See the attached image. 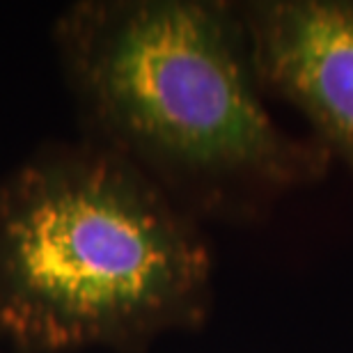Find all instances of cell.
I'll use <instances>...</instances> for the list:
<instances>
[{
	"instance_id": "cell-2",
	"label": "cell",
	"mask_w": 353,
	"mask_h": 353,
	"mask_svg": "<svg viewBox=\"0 0 353 353\" xmlns=\"http://www.w3.org/2000/svg\"><path fill=\"white\" fill-rule=\"evenodd\" d=\"M214 259L195 214L101 145L0 179V335L23 351L131 349L207 319Z\"/></svg>"
},
{
	"instance_id": "cell-1",
	"label": "cell",
	"mask_w": 353,
	"mask_h": 353,
	"mask_svg": "<svg viewBox=\"0 0 353 353\" xmlns=\"http://www.w3.org/2000/svg\"><path fill=\"white\" fill-rule=\"evenodd\" d=\"M55 41L97 145L190 214H257L328 170L268 110L239 3L81 0Z\"/></svg>"
},
{
	"instance_id": "cell-3",
	"label": "cell",
	"mask_w": 353,
	"mask_h": 353,
	"mask_svg": "<svg viewBox=\"0 0 353 353\" xmlns=\"http://www.w3.org/2000/svg\"><path fill=\"white\" fill-rule=\"evenodd\" d=\"M264 92L305 117L353 170V0L239 3Z\"/></svg>"
}]
</instances>
